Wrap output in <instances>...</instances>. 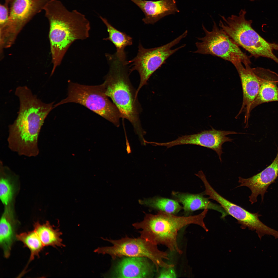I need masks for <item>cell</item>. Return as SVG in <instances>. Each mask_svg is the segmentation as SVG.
Listing matches in <instances>:
<instances>
[{
	"instance_id": "cell-1",
	"label": "cell",
	"mask_w": 278,
	"mask_h": 278,
	"mask_svg": "<svg viewBox=\"0 0 278 278\" xmlns=\"http://www.w3.org/2000/svg\"><path fill=\"white\" fill-rule=\"evenodd\" d=\"M15 94L19 98L18 116L8 127V147L20 156L35 157L39 153L38 140L45 119L54 108V102L45 103L26 86H19Z\"/></svg>"
},
{
	"instance_id": "cell-2",
	"label": "cell",
	"mask_w": 278,
	"mask_h": 278,
	"mask_svg": "<svg viewBox=\"0 0 278 278\" xmlns=\"http://www.w3.org/2000/svg\"><path fill=\"white\" fill-rule=\"evenodd\" d=\"M43 10L49 23L54 72L71 44L89 37L90 24L84 15L76 10L69 11L59 0H48Z\"/></svg>"
},
{
	"instance_id": "cell-3",
	"label": "cell",
	"mask_w": 278,
	"mask_h": 278,
	"mask_svg": "<svg viewBox=\"0 0 278 278\" xmlns=\"http://www.w3.org/2000/svg\"><path fill=\"white\" fill-rule=\"evenodd\" d=\"M109 66V71L102 83L106 95L110 98L119 111L121 118L131 123L140 138L146 132L143 129L140 119L141 111L137 95L130 82V73L126 60L123 61L115 54H106Z\"/></svg>"
},
{
	"instance_id": "cell-4",
	"label": "cell",
	"mask_w": 278,
	"mask_h": 278,
	"mask_svg": "<svg viewBox=\"0 0 278 278\" xmlns=\"http://www.w3.org/2000/svg\"><path fill=\"white\" fill-rule=\"evenodd\" d=\"M208 210L204 209L198 215L183 216L159 211L156 214H146L143 220L132 224L136 229H140V237L157 245L165 246L171 251L182 253L177 242L179 231L188 225L200 226L206 232L208 230L204 221Z\"/></svg>"
},
{
	"instance_id": "cell-5",
	"label": "cell",
	"mask_w": 278,
	"mask_h": 278,
	"mask_svg": "<svg viewBox=\"0 0 278 278\" xmlns=\"http://www.w3.org/2000/svg\"><path fill=\"white\" fill-rule=\"evenodd\" d=\"M246 11L241 9L238 15L226 18L220 16L219 26L239 46L255 58H270L278 64V58L274 53L278 51V45L269 42L252 28L251 20L246 19Z\"/></svg>"
},
{
	"instance_id": "cell-6",
	"label": "cell",
	"mask_w": 278,
	"mask_h": 278,
	"mask_svg": "<svg viewBox=\"0 0 278 278\" xmlns=\"http://www.w3.org/2000/svg\"><path fill=\"white\" fill-rule=\"evenodd\" d=\"M68 82L67 97L55 105V108L67 103H78L104 118L116 127L120 126V113L105 94L103 84L88 85L71 81Z\"/></svg>"
},
{
	"instance_id": "cell-7",
	"label": "cell",
	"mask_w": 278,
	"mask_h": 278,
	"mask_svg": "<svg viewBox=\"0 0 278 278\" xmlns=\"http://www.w3.org/2000/svg\"><path fill=\"white\" fill-rule=\"evenodd\" d=\"M102 239L111 243L112 246L99 247L94 252L110 255L113 259L123 257H143L150 260L158 272L159 267L168 268L174 265L169 264L164 261L169 259L166 252L161 251L157 245L141 237L132 238L126 236L118 240Z\"/></svg>"
},
{
	"instance_id": "cell-8",
	"label": "cell",
	"mask_w": 278,
	"mask_h": 278,
	"mask_svg": "<svg viewBox=\"0 0 278 278\" xmlns=\"http://www.w3.org/2000/svg\"><path fill=\"white\" fill-rule=\"evenodd\" d=\"M202 27L205 36L197 38L201 41L195 43L197 50L194 53L217 56L233 64L239 62L244 65L250 64V57L244 53L239 46L219 27L214 21L210 31L203 25Z\"/></svg>"
},
{
	"instance_id": "cell-9",
	"label": "cell",
	"mask_w": 278,
	"mask_h": 278,
	"mask_svg": "<svg viewBox=\"0 0 278 278\" xmlns=\"http://www.w3.org/2000/svg\"><path fill=\"white\" fill-rule=\"evenodd\" d=\"M188 31L170 42L162 46L150 49L144 48L140 42L137 56L133 59L127 61L128 64H131L130 73L134 70L138 72L140 82L136 90L137 95L139 91L143 86L147 84V82L151 75L170 56L186 46L184 44L174 49L171 48L179 43L187 35Z\"/></svg>"
},
{
	"instance_id": "cell-10",
	"label": "cell",
	"mask_w": 278,
	"mask_h": 278,
	"mask_svg": "<svg viewBox=\"0 0 278 278\" xmlns=\"http://www.w3.org/2000/svg\"><path fill=\"white\" fill-rule=\"evenodd\" d=\"M202 181L205 187L203 192L204 195H208L209 199L218 203L228 215L237 220L243 228L247 227L250 230L255 231L260 239L265 235L276 236L277 231L262 222L259 219L260 215L258 212L251 213L223 197L215 190L207 179H203Z\"/></svg>"
},
{
	"instance_id": "cell-11",
	"label": "cell",
	"mask_w": 278,
	"mask_h": 278,
	"mask_svg": "<svg viewBox=\"0 0 278 278\" xmlns=\"http://www.w3.org/2000/svg\"><path fill=\"white\" fill-rule=\"evenodd\" d=\"M242 64L239 62L233 64L240 77L243 93L241 107L236 117L245 112L244 123L247 126L250 106L258 93L267 69L258 67L251 68L250 65H245V67Z\"/></svg>"
},
{
	"instance_id": "cell-12",
	"label": "cell",
	"mask_w": 278,
	"mask_h": 278,
	"mask_svg": "<svg viewBox=\"0 0 278 278\" xmlns=\"http://www.w3.org/2000/svg\"><path fill=\"white\" fill-rule=\"evenodd\" d=\"M242 134L234 131L218 130L213 128L208 130L200 133L179 137L176 139L169 142L162 143V145L167 148L176 145L191 144L200 146L215 151L218 155L221 162V155L223 153L222 145L227 142H231L232 139L226 136L229 134Z\"/></svg>"
},
{
	"instance_id": "cell-13",
	"label": "cell",
	"mask_w": 278,
	"mask_h": 278,
	"mask_svg": "<svg viewBox=\"0 0 278 278\" xmlns=\"http://www.w3.org/2000/svg\"><path fill=\"white\" fill-rule=\"evenodd\" d=\"M48 0H11L10 15L4 29L17 31L43 10Z\"/></svg>"
},
{
	"instance_id": "cell-14",
	"label": "cell",
	"mask_w": 278,
	"mask_h": 278,
	"mask_svg": "<svg viewBox=\"0 0 278 278\" xmlns=\"http://www.w3.org/2000/svg\"><path fill=\"white\" fill-rule=\"evenodd\" d=\"M278 177V149L275 158L272 163L260 172L247 178H238L240 185L237 187L245 186L250 190L249 196L251 204L257 201L260 195L263 201L264 195L269 186L273 183Z\"/></svg>"
},
{
	"instance_id": "cell-15",
	"label": "cell",
	"mask_w": 278,
	"mask_h": 278,
	"mask_svg": "<svg viewBox=\"0 0 278 278\" xmlns=\"http://www.w3.org/2000/svg\"><path fill=\"white\" fill-rule=\"evenodd\" d=\"M124 257L115 266L111 277H153V266L150 262L151 261L149 259L143 257Z\"/></svg>"
},
{
	"instance_id": "cell-16",
	"label": "cell",
	"mask_w": 278,
	"mask_h": 278,
	"mask_svg": "<svg viewBox=\"0 0 278 278\" xmlns=\"http://www.w3.org/2000/svg\"><path fill=\"white\" fill-rule=\"evenodd\" d=\"M171 195L173 199L183 205L186 216L195 211L200 209L212 210L220 212L222 219L228 215L227 213L220 205L211 202L208 198L204 197L203 192L197 194L173 191Z\"/></svg>"
},
{
	"instance_id": "cell-17",
	"label": "cell",
	"mask_w": 278,
	"mask_h": 278,
	"mask_svg": "<svg viewBox=\"0 0 278 278\" xmlns=\"http://www.w3.org/2000/svg\"><path fill=\"white\" fill-rule=\"evenodd\" d=\"M144 13L143 21L146 24H154L164 17L179 12L175 0H130Z\"/></svg>"
},
{
	"instance_id": "cell-18",
	"label": "cell",
	"mask_w": 278,
	"mask_h": 278,
	"mask_svg": "<svg viewBox=\"0 0 278 278\" xmlns=\"http://www.w3.org/2000/svg\"><path fill=\"white\" fill-rule=\"evenodd\" d=\"M16 222L12 209L6 206L0 222V244L4 256L8 258L10 255L12 244L16 238Z\"/></svg>"
},
{
	"instance_id": "cell-19",
	"label": "cell",
	"mask_w": 278,
	"mask_h": 278,
	"mask_svg": "<svg viewBox=\"0 0 278 278\" xmlns=\"http://www.w3.org/2000/svg\"><path fill=\"white\" fill-rule=\"evenodd\" d=\"M278 74L267 69L263 78L258 93L253 102L250 111L260 104L278 101Z\"/></svg>"
},
{
	"instance_id": "cell-20",
	"label": "cell",
	"mask_w": 278,
	"mask_h": 278,
	"mask_svg": "<svg viewBox=\"0 0 278 278\" xmlns=\"http://www.w3.org/2000/svg\"><path fill=\"white\" fill-rule=\"evenodd\" d=\"M100 17L106 25L109 36L103 39L109 40L115 46L116 48L115 54L116 56L123 61L126 60V53L125 51V47L130 46L133 44L132 38L125 33L120 31L115 28L108 22L105 18L101 16Z\"/></svg>"
},
{
	"instance_id": "cell-21",
	"label": "cell",
	"mask_w": 278,
	"mask_h": 278,
	"mask_svg": "<svg viewBox=\"0 0 278 278\" xmlns=\"http://www.w3.org/2000/svg\"><path fill=\"white\" fill-rule=\"evenodd\" d=\"M34 230L37 233L44 246L56 247L64 246L60 237L62 234L58 229H55L48 221L41 224L39 222L34 224Z\"/></svg>"
},
{
	"instance_id": "cell-22",
	"label": "cell",
	"mask_w": 278,
	"mask_h": 278,
	"mask_svg": "<svg viewBox=\"0 0 278 278\" xmlns=\"http://www.w3.org/2000/svg\"><path fill=\"white\" fill-rule=\"evenodd\" d=\"M140 203L159 211L175 215L183 209L175 200L161 197H155L139 201Z\"/></svg>"
},
{
	"instance_id": "cell-23",
	"label": "cell",
	"mask_w": 278,
	"mask_h": 278,
	"mask_svg": "<svg viewBox=\"0 0 278 278\" xmlns=\"http://www.w3.org/2000/svg\"><path fill=\"white\" fill-rule=\"evenodd\" d=\"M16 238L22 242L24 246L28 248L30 251V255L28 264L35 257H39V254L44 246L34 230L17 234Z\"/></svg>"
},
{
	"instance_id": "cell-24",
	"label": "cell",
	"mask_w": 278,
	"mask_h": 278,
	"mask_svg": "<svg viewBox=\"0 0 278 278\" xmlns=\"http://www.w3.org/2000/svg\"><path fill=\"white\" fill-rule=\"evenodd\" d=\"M9 169L1 161L0 197L2 203L6 206L10 204L12 200L14 191V186L8 173Z\"/></svg>"
},
{
	"instance_id": "cell-25",
	"label": "cell",
	"mask_w": 278,
	"mask_h": 278,
	"mask_svg": "<svg viewBox=\"0 0 278 278\" xmlns=\"http://www.w3.org/2000/svg\"><path fill=\"white\" fill-rule=\"evenodd\" d=\"M10 15L9 5L5 3L0 5V25L1 30L4 29L8 22Z\"/></svg>"
},
{
	"instance_id": "cell-26",
	"label": "cell",
	"mask_w": 278,
	"mask_h": 278,
	"mask_svg": "<svg viewBox=\"0 0 278 278\" xmlns=\"http://www.w3.org/2000/svg\"><path fill=\"white\" fill-rule=\"evenodd\" d=\"M174 267L168 268H162L157 275L158 278H176L177 275L173 268Z\"/></svg>"
},
{
	"instance_id": "cell-27",
	"label": "cell",
	"mask_w": 278,
	"mask_h": 278,
	"mask_svg": "<svg viewBox=\"0 0 278 278\" xmlns=\"http://www.w3.org/2000/svg\"><path fill=\"white\" fill-rule=\"evenodd\" d=\"M124 130L125 131V135L126 138V150L128 154L130 153L131 152V149L130 146L128 141V139L127 138V137L126 134V133L125 132L126 131L125 129H124Z\"/></svg>"
},
{
	"instance_id": "cell-28",
	"label": "cell",
	"mask_w": 278,
	"mask_h": 278,
	"mask_svg": "<svg viewBox=\"0 0 278 278\" xmlns=\"http://www.w3.org/2000/svg\"><path fill=\"white\" fill-rule=\"evenodd\" d=\"M10 1L11 0H5V3L7 5H9Z\"/></svg>"
},
{
	"instance_id": "cell-29",
	"label": "cell",
	"mask_w": 278,
	"mask_h": 278,
	"mask_svg": "<svg viewBox=\"0 0 278 278\" xmlns=\"http://www.w3.org/2000/svg\"><path fill=\"white\" fill-rule=\"evenodd\" d=\"M250 0L251 1H255V0Z\"/></svg>"
}]
</instances>
